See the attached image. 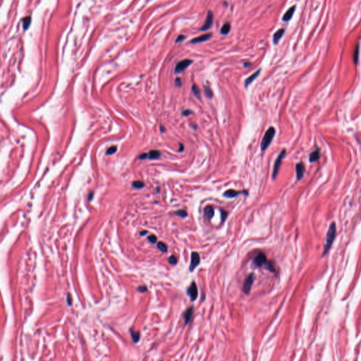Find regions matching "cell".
I'll use <instances>...</instances> for the list:
<instances>
[{
	"mask_svg": "<svg viewBox=\"0 0 361 361\" xmlns=\"http://www.w3.org/2000/svg\"><path fill=\"white\" fill-rule=\"evenodd\" d=\"M231 31V24L229 23H226L224 24L222 26V28H221V34L222 35H227Z\"/></svg>",
	"mask_w": 361,
	"mask_h": 361,
	"instance_id": "cell-20",
	"label": "cell"
},
{
	"mask_svg": "<svg viewBox=\"0 0 361 361\" xmlns=\"http://www.w3.org/2000/svg\"><path fill=\"white\" fill-rule=\"evenodd\" d=\"M182 114H183V115L185 116V117H188V116H189L191 114H193V112L190 110H186L182 112Z\"/></svg>",
	"mask_w": 361,
	"mask_h": 361,
	"instance_id": "cell-33",
	"label": "cell"
},
{
	"mask_svg": "<svg viewBox=\"0 0 361 361\" xmlns=\"http://www.w3.org/2000/svg\"><path fill=\"white\" fill-rule=\"evenodd\" d=\"M200 262V258L199 256V254L196 252H193L191 254V265H190L189 269L191 272H193L194 269L198 267V265Z\"/></svg>",
	"mask_w": 361,
	"mask_h": 361,
	"instance_id": "cell-7",
	"label": "cell"
},
{
	"mask_svg": "<svg viewBox=\"0 0 361 361\" xmlns=\"http://www.w3.org/2000/svg\"><path fill=\"white\" fill-rule=\"evenodd\" d=\"M336 234V226L334 223L332 224L329 229L327 232V241H326V246H325V251H328L330 248L331 245H332L333 241H334V237H335Z\"/></svg>",
	"mask_w": 361,
	"mask_h": 361,
	"instance_id": "cell-3",
	"label": "cell"
},
{
	"mask_svg": "<svg viewBox=\"0 0 361 361\" xmlns=\"http://www.w3.org/2000/svg\"><path fill=\"white\" fill-rule=\"evenodd\" d=\"M212 36V33H208V34L203 35V36H199V37H198V38H194V39H193L191 41V43H193V44L203 43V42L207 41V40H208L209 38H210Z\"/></svg>",
	"mask_w": 361,
	"mask_h": 361,
	"instance_id": "cell-12",
	"label": "cell"
},
{
	"mask_svg": "<svg viewBox=\"0 0 361 361\" xmlns=\"http://www.w3.org/2000/svg\"><path fill=\"white\" fill-rule=\"evenodd\" d=\"M204 90H205V95L207 97V98H209V99H210V98H212L213 96V93L212 90L210 89V88L207 87V86H206L205 87V88H204Z\"/></svg>",
	"mask_w": 361,
	"mask_h": 361,
	"instance_id": "cell-22",
	"label": "cell"
},
{
	"mask_svg": "<svg viewBox=\"0 0 361 361\" xmlns=\"http://www.w3.org/2000/svg\"><path fill=\"white\" fill-rule=\"evenodd\" d=\"M176 214H177L178 216H181V217H186V216H188L187 212H186V210H184V209L178 210L177 212H176Z\"/></svg>",
	"mask_w": 361,
	"mask_h": 361,
	"instance_id": "cell-26",
	"label": "cell"
},
{
	"mask_svg": "<svg viewBox=\"0 0 361 361\" xmlns=\"http://www.w3.org/2000/svg\"><path fill=\"white\" fill-rule=\"evenodd\" d=\"M213 19H214V16H213V13L211 11H209L208 13H207V18H206L205 24H204V25L202 26L201 28H200V31H207V30L210 28V27L212 25Z\"/></svg>",
	"mask_w": 361,
	"mask_h": 361,
	"instance_id": "cell-8",
	"label": "cell"
},
{
	"mask_svg": "<svg viewBox=\"0 0 361 361\" xmlns=\"http://www.w3.org/2000/svg\"><path fill=\"white\" fill-rule=\"evenodd\" d=\"M260 71H261V69L258 70V71H257L256 72H255V73H253V74H252L251 75H250V76L248 77V78L246 79V80H245V86H246V88H247L248 86L250 85V84L252 83L253 80H254L258 76L259 74H260Z\"/></svg>",
	"mask_w": 361,
	"mask_h": 361,
	"instance_id": "cell-16",
	"label": "cell"
},
{
	"mask_svg": "<svg viewBox=\"0 0 361 361\" xmlns=\"http://www.w3.org/2000/svg\"><path fill=\"white\" fill-rule=\"evenodd\" d=\"M267 260L266 255L263 253H260L254 259V265L257 267H260L267 263Z\"/></svg>",
	"mask_w": 361,
	"mask_h": 361,
	"instance_id": "cell-9",
	"label": "cell"
},
{
	"mask_svg": "<svg viewBox=\"0 0 361 361\" xmlns=\"http://www.w3.org/2000/svg\"><path fill=\"white\" fill-rule=\"evenodd\" d=\"M160 156H161V152L159 150H152L147 154V158L150 159H156L159 158Z\"/></svg>",
	"mask_w": 361,
	"mask_h": 361,
	"instance_id": "cell-19",
	"label": "cell"
},
{
	"mask_svg": "<svg viewBox=\"0 0 361 361\" xmlns=\"http://www.w3.org/2000/svg\"><path fill=\"white\" fill-rule=\"evenodd\" d=\"M276 131L274 127H270L266 131L263 138L261 142V150L262 151H265L269 147L270 143L272 142L274 135H275Z\"/></svg>",
	"mask_w": 361,
	"mask_h": 361,
	"instance_id": "cell-1",
	"label": "cell"
},
{
	"mask_svg": "<svg viewBox=\"0 0 361 361\" xmlns=\"http://www.w3.org/2000/svg\"><path fill=\"white\" fill-rule=\"evenodd\" d=\"M116 151H117V147H114H114H110V148L108 149V150H107V153L108 155H112V154H113V153L115 152Z\"/></svg>",
	"mask_w": 361,
	"mask_h": 361,
	"instance_id": "cell-30",
	"label": "cell"
},
{
	"mask_svg": "<svg viewBox=\"0 0 361 361\" xmlns=\"http://www.w3.org/2000/svg\"><path fill=\"white\" fill-rule=\"evenodd\" d=\"M133 186L135 188H138V189H140V188H143L144 187V183L142 182V181H135V182L133 183Z\"/></svg>",
	"mask_w": 361,
	"mask_h": 361,
	"instance_id": "cell-25",
	"label": "cell"
},
{
	"mask_svg": "<svg viewBox=\"0 0 361 361\" xmlns=\"http://www.w3.org/2000/svg\"><path fill=\"white\" fill-rule=\"evenodd\" d=\"M251 64L250 62L246 63V64H244V67H248V66H251Z\"/></svg>",
	"mask_w": 361,
	"mask_h": 361,
	"instance_id": "cell-37",
	"label": "cell"
},
{
	"mask_svg": "<svg viewBox=\"0 0 361 361\" xmlns=\"http://www.w3.org/2000/svg\"><path fill=\"white\" fill-rule=\"evenodd\" d=\"M254 279L255 274H253V273H251V274L248 275V277L246 278V280L244 281V286H243V291H244V292L246 294H248L249 292L251 291V286L252 285H253V281H254Z\"/></svg>",
	"mask_w": 361,
	"mask_h": 361,
	"instance_id": "cell-4",
	"label": "cell"
},
{
	"mask_svg": "<svg viewBox=\"0 0 361 361\" xmlns=\"http://www.w3.org/2000/svg\"><path fill=\"white\" fill-rule=\"evenodd\" d=\"M244 193V194H246H246H248L247 191L241 192V191H235V190H233V189H230V190H228V191H225L223 195H224V196L226 197V198H235V197H236L238 195L241 194V193Z\"/></svg>",
	"mask_w": 361,
	"mask_h": 361,
	"instance_id": "cell-10",
	"label": "cell"
},
{
	"mask_svg": "<svg viewBox=\"0 0 361 361\" xmlns=\"http://www.w3.org/2000/svg\"><path fill=\"white\" fill-rule=\"evenodd\" d=\"M295 171H296V177L298 180H300L303 177L305 174V167L302 163L297 164L295 166Z\"/></svg>",
	"mask_w": 361,
	"mask_h": 361,
	"instance_id": "cell-11",
	"label": "cell"
},
{
	"mask_svg": "<svg viewBox=\"0 0 361 361\" xmlns=\"http://www.w3.org/2000/svg\"><path fill=\"white\" fill-rule=\"evenodd\" d=\"M138 290L141 292H145L147 291V287L146 286H140L138 288Z\"/></svg>",
	"mask_w": 361,
	"mask_h": 361,
	"instance_id": "cell-35",
	"label": "cell"
},
{
	"mask_svg": "<svg viewBox=\"0 0 361 361\" xmlns=\"http://www.w3.org/2000/svg\"><path fill=\"white\" fill-rule=\"evenodd\" d=\"M284 32H285V30L281 28V29L278 30V31L274 33V37H273V42H274V43L275 44V45H276V44L278 43V42H279V40L281 38V37L283 36Z\"/></svg>",
	"mask_w": 361,
	"mask_h": 361,
	"instance_id": "cell-17",
	"label": "cell"
},
{
	"mask_svg": "<svg viewBox=\"0 0 361 361\" xmlns=\"http://www.w3.org/2000/svg\"><path fill=\"white\" fill-rule=\"evenodd\" d=\"M204 213H205V217L207 219H211L214 214V209L212 206H207L204 209Z\"/></svg>",
	"mask_w": 361,
	"mask_h": 361,
	"instance_id": "cell-15",
	"label": "cell"
},
{
	"mask_svg": "<svg viewBox=\"0 0 361 361\" xmlns=\"http://www.w3.org/2000/svg\"><path fill=\"white\" fill-rule=\"evenodd\" d=\"M187 293H188V295L190 296V298H191L192 301H194L196 300V298H198V288H197L196 283H195V281H193V282L191 284V286L188 287V288L187 290Z\"/></svg>",
	"mask_w": 361,
	"mask_h": 361,
	"instance_id": "cell-6",
	"label": "cell"
},
{
	"mask_svg": "<svg viewBox=\"0 0 361 361\" xmlns=\"http://www.w3.org/2000/svg\"><path fill=\"white\" fill-rule=\"evenodd\" d=\"M192 90H193V93H194L195 96L198 99H200V91L199 88L198 87V85H193V87H192Z\"/></svg>",
	"mask_w": 361,
	"mask_h": 361,
	"instance_id": "cell-21",
	"label": "cell"
},
{
	"mask_svg": "<svg viewBox=\"0 0 361 361\" xmlns=\"http://www.w3.org/2000/svg\"><path fill=\"white\" fill-rule=\"evenodd\" d=\"M168 261L172 265H176L177 263V259L174 255H172L168 259Z\"/></svg>",
	"mask_w": 361,
	"mask_h": 361,
	"instance_id": "cell-28",
	"label": "cell"
},
{
	"mask_svg": "<svg viewBox=\"0 0 361 361\" xmlns=\"http://www.w3.org/2000/svg\"><path fill=\"white\" fill-rule=\"evenodd\" d=\"M185 38H186V37H185L184 36H183V35H180V36H179L177 37V40H176V43H181L182 41H184Z\"/></svg>",
	"mask_w": 361,
	"mask_h": 361,
	"instance_id": "cell-31",
	"label": "cell"
},
{
	"mask_svg": "<svg viewBox=\"0 0 361 361\" xmlns=\"http://www.w3.org/2000/svg\"><path fill=\"white\" fill-rule=\"evenodd\" d=\"M157 247L162 252H163V253H166L167 252V245L165 244H164L163 242H159L157 244Z\"/></svg>",
	"mask_w": 361,
	"mask_h": 361,
	"instance_id": "cell-23",
	"label": "cell"
},
{
	"mask_svg": "<svg viewBox=\"0 0 361 361\" xmlns=\"http://www.w3.org/2000/svg\"><path fill=\"white\" fill-rule=\"evenodd\" d=\"M175 84H176V85L177 86V87H181V84H182V83H181V78H176V80H175Z\"/></svg>",
	"mask_w": 361,
	"mask_h": 361,
	"instance_id": "cell-34",
	"label": "cell"
},
{
	"mask_svg": "<svg viewBox=\"0 0 361 361\" xmlns=\"http://www.w3.org/2000/svg\"><path fill=\"white\" fill-rule=\"evenodd\" d=\"M285 155H286V150H283L280 152V154L279 155V156L277 157V158H276L275 162H274V169H273V173H272V179H276V176H277V174H278V172H279L280 167H281V163H282V160L283 158L285 157Z\"/></svg>",
	"mask_w": 361,
	"mask_h": 361,
	"instance_id": "cell-2",
	"label": "cell"
},
{
	"mask_svg": "<svg viewBox=\"0 0 361 361\" xmlns=\"http://www.w3.org/2000/svg\"><path fill=\"white\" fill-rule=\"evenodd\" d=\"M192 62H193V61L191 60V59H184V60H182L179 61V62H178L177 65H176L175 73H181V72L184 71L188 66H189L190 65L192 64Z\"/></svg>",
	"mask_w": 361,
	"mask_h": 361,
	"instance_id": "cell-5",
	"label": "cell"
},
{
	"mask_svg": "<svg viewBox=\"0 0 361 361\" xmlns=\"http://www.w3.org/2000/svg\"><path fill=\"white\" fill-rule=\"evenodd\" d=\"M358 54H359V47L357 46L356 49L355 50V52H354V54H353V59H354V62H355V64H357V60H358Z\"/></svg>",
	"mask_w": 361,
	"mask_h": 361,
	"instance_id": "cell-27",
	"label": "cell"
},
{
	"mask_svg": "<svg viewBox=\"0 0 361 361\" xmlns=\"http://www.w3.org/2000/svg\"><path fill=\"white\" fill-rule=\"evenodd\" d=\"M265 267H266V268H267V269H268L269 271H270V272H275L276 269H275V268H274V265H273L272 262H269V261H267V263L265 264Z\"/></svg>",
	"mask_w": 361,
	"mask_h": 361,
	"instance_id": "cell-24",
	"label": "cell"
},
{
	"mask_svg": "<svg viewBox=\"0 0 361 361\" xmlns=\"http://www.w3.org/2000/svg\"><path fill=\"white\" fill-rule=\"evenodd\" d=\"M160 129H161V131H162V133H163V132H164V131H165V128H164L163 126H162V127H161V128H160Z\"/></svg>",
	"mask_w": 361,
	"mask_h": 361,
	"instance_id": "cell-38",
	"label": "cell"
},
{
	"mask_svg": "<svg viewBox=\"0 0 361 361\" xmlns=\"http://www.w3.org/2000/svg\"><path fill=\"white\" fill-rule=\"evenodd\" d=\"M320 157V150L319 149H317L314 152H313L310 155L309 157V161L310 162H314L315 161H318Z\"/></svg>",
	"mask_w": 361,
	"mask_h": 361,
	"instance_id": "cell-18",
	"label": "cell"
},
{
	"mask_svg": "<svg viewBox=\"0 0 361 361\" xmlns=\"http://www.w3.org/2000/svg\"><path fill=\"white\" fill-rule=\"evenodd\" d=\"M227 215H228V212H227L226 211L221 210V221H224V220L226 219V218L227 217Z\"/></svg>",
	"mask_w": 361,
	"mask_h": 361,
	"instance_id": "cell-29",
	"label": "cell"
},
{
	"mask_svg": "<svg viewBox=\"0 0 361 361\" xmlns=\"http://www.w3.org/2000/svg\"><path fill=\"white\" fill-rule=\"evenodd\" d=\"M295 6H291V7L288 9V10H287V11L285 13V14L283 15V21L285 22L288 21H290L291 19L292 16H293L294 12H295Z\"/></svg>",
	"mask_w": 361,
	"mask_h": 361,
	"instance_id": "cell-14",
	"label": "cell"
},
{
	"mask_svg": "<svg viewBox=\"0 0 361 361\" xmlns=\"http://www.w3.org/2000/svg\"><path fill=\"white\" fill-rule=\"evenodd\" d=\"M193 310H194V308H193V306H192V307L188 308L187 310L184 313V320H185V324H186V325H188V324H189L190 322H191L192 317H193Z\"/></svg>",
	"mask_w": 361,
	"mask_h": 361,
	"instance_id": "cell-13",
	"label": "cell"
},
{
	"mask_svg": "<svg viewBox=\"0 0 361 361\" xmlns=\"http://www.w3.org/2000/svg\"><path fill=\"white\" fill-rule=\"evenodd\" d=\"M184 150V146L183 145L182 143L179 144V152H183V151Z\"/></svg>",
	"mask_w": 361,
	"mask_h": 361,
	"instance_id": "cell-36",
	"label": "cell"
},
{
	"mask_svg": "<svg viewBox=\"0 0 361 361\" xmlns=\"http://www.w3.org/2000/svg\"><path fill=\"white\" fill-rule=\"evenodd\" d=\"M148 240L150 241L151 243H152V244H155V243L156 241H157V238H156L155 236L151 235V236H150L148 237Z\"/></svg>",
	"mask_w": 361,
	"mask_h": 361,
	"instance_id": "cell-32",
	"label": "cell"
}]
</instances>
